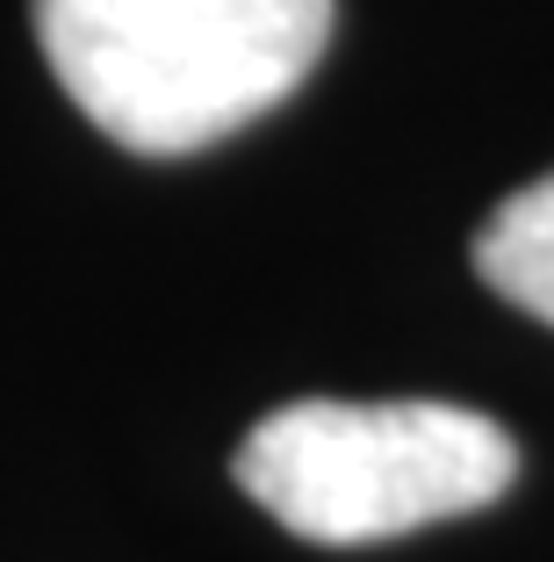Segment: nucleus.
<instances>
[{
	"label": "nucleus",
	"mask_w": 554,
	"mask_h": 562,
	"mask_svg": "<svg viewBox=\"0 0 554 562\" xmlns=\"http://www.w3.org/2000/svg\"><path fill=\"white\" fill-rule=\"evenodd\" d=\"M58 87L145 159L224 145L317 72L331 0H30Z\"/></svg>",
	"instance_id": "nucleus-1"
},
{
	"label": "nucleus",
	"mask_w": 554,
	"mask_h": 562,
	"mask_svg": "<svg viewBox=\"0 0 554 562\" xmlns=\"http://www.w3.org/2000/svg\"><path fill=\"white\" fill-rule=\"evenodd\" d=\"M238 491L289 533L368 548L483 513L519 476V447L497 418L440 397L346 404L303 397L267 412L230 454Z\"/></svg>",
	"instance_id": "nucleus-2"
},
{
	"label": "nucleus",
	"mask_w": 554,
	"mask_h": 562,
	"mask_svg": "<svg viewBox=\"0 0 554 562\" xmlns=\"http://www.w3.org/2000/svg\"><path fill=\"white\" fill-rule=\"evenodd\" d=\"M475 274L511 311L554 325V173L489 210V224L475 232Z\"/></svg>",
	"instance_id": "nucleus-3"
}]
</instances>
